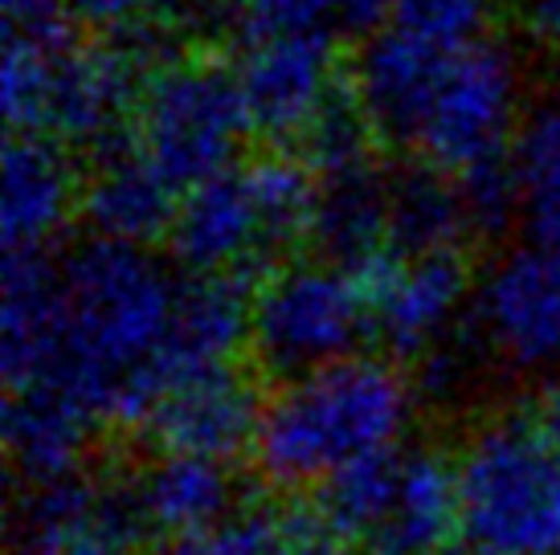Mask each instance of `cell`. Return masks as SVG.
<instances>
[{
	"instance_id": "cell-1",
	"label": "cell",
	"mask_w": 560,
	"mask_h": 555,
	"mask_svg": "<svg viewBox=\"0 0 560 555\" xmlns=\"http://www.w3.org/2000/svg\"><path fill=\"white\" fill-rule=\"evenodd\" d=\"M185 278L143 246L91 237L62 262V343L49 380L98 425H148L176 388L172 327Z\"/></svg>"
},
{
	"instance_id": "cell-25",
	"label": "cell",
	"mask_w": 560,
	"mask_h": 555,
	"mask_svg": "<svg viewBox=\"0 0 560 555\" xmlns=\"http://www.w3.org/2000/svg\"><path fill=\"white\" fill-rule=\"evenodd\" d=\"M30 33H9L4 37V74H0V103H4V123L13 135H42L46 119V86H49V42Z\"/></svg>"
},
{
	"instance_id": "cell-29",
	"label": "cell",
	"mask_w": 560,
	"mask_h": 555,
	"mask_svg": "<svg viewBox=\"0 0 560 555\" xmlns=\"http://www.w3.org/2000/svg\"><path fill=\"white\" fill-rule=\"evenodd\" d=\"M463 204H467L470 233H499L508 221H520V197H515L512 160H499L487 168H475L467 176H454Z\"/></svg>"
},
{
	"instance_id": "cell-4",
	"label": "cell",
	"mask_w": 560,
	"mask_h": 555,
	"mask_svg": "<svg viewBox=\"0 0 560 555\" xmlns=\"http://www.w3.org/2000/svg\"><path fill=\"white\" fill-rule=\"evenodd\" d=\"M249 123L234 70L205 58H172L148 74L131 119V143L176 192L234 168Z\"/></svg>"
},
{
	"instance_id": "cell-10",
	"label": "cell",
	"mask_w": 560,
	"mask_h": 555,
	"mask_svg": "<svg viewBox=\"0 0 560 555\" xmlns=\"http://www.w3.org/2000/svg\"><path fill=\"white\" fill-rule=\"evenodd\" d=\"M148 78L127 46H79L62 33L49 42V86L42 135L66 139L103 155L124 143V127L136 119Z\"/></svg>"
},
{
	"instance_id": "cell-16",
	"label": "cell",
	"mask_w": 560,
	"mask_h": 555,
	"mask_svg": "<svg viewBox=\"0 0 560 555\" xmlns=\"http://www.w3.org/2000/svg\"><path fill=\"white\" fill-rule=\"evenodd\" d=\"M62 343V262L49 253L4 258L0 307V368L9 392H30L49 380Z\"/></svg>"
},
{
	"instance_id": "cell-2",
	"label": "cell",
	"mask_w": 560,
	"mask_h": 555,
	"mask_svg": "<svg viewBox=\"0 0 560 555\" xmlns=\"http://www.w3.org/2000/svg\"><path fill=\"white\" fill-rule=\"evenodd\" d=\"M418 388L393 359L352 355L295 376L266 401L254 465L279 491H324L343 470L401 453Z\"/></svg>"
},
{
	"instance_id": "cell-36",
	"label": "cell",
	"mask_w": 560,
	"mask_h": 555,
	"mask_svg": "<svg viewBox=\"0 0 560 555\" xmlns=\"http://www.w3.org/2000/svg\"><path fill=\"white\" fill-rule=\"evenodd\" d=\"M389 4H393V0H389Z\"/></svg>"
},
{
	"instance_id": "cell-19",
	"label": "cell",
	"mask_w": 560,
	"mask_h": 555,
	"mask_svg": "<svg viewBox=\"0 0 560 555\" xmlns=\"http://www.w3.org/2000/svg\"><path fill=\"white\" fill-rule=\"evenodd\" d=\"M463 543L454 462L434 449H401L385 519L369 540L373 555H446Z\"/></svg>"
},
{
	"instance_id": "cell-5",
	"label": "cell",
	"mask_w": 560,
	"mask_h": 555,
	"mask_svg": "<svg viewBox=\"0 0 560 555\" xmlns=\"http://www.w3.org/2000/svg\"><path fill=\"white\" fill-rule=\"evenodd\" d=\"M373 331L357 270L331 262H287L249 294V347L287 380L352 359Z\"/></svg>"
},
{
	"instance_id": "cell-30",
	"label": "cell",
	"mask_w": 560,
	"mask_h": 555,
	"mask_svg": "<svg viewBox=\"0 0 560 555\" xmlns=\"http://www.w3.org/2000/svg\"><path fill=\"white\" fill-rule=\"evenodd\" d=\"M176 0H70V13L103 33H131L156 25Z\"/></svg>"
},
{
	"instance_id": "cell-6",
	"label": "cell",
	"mask_w": 560,
	"mask_h": 555,
	"mask_svg": "<svg viewBox=\"0 0 560 555\" xmlns=\"http://www.w3.org/2000/svg\"><path fill=\"white\" fill-rule=\"evenodd\" d=\"M520 86H524L520 62L503 42L479 37L470 46L454 49L413 143L425 168L467 176L475 168L508 160L524 123Z\"/></svg>"
},
{
	"instance_id": "cell-34",
	"label": "cell",
	"mask_w": 560,
	"mask_h": 555,
	"mask_svg": "<svg viewBox=\"0 0 560 555\" xmlns=\"http://www.w3.org/2000/svg\"><path fill=\"white\" fill-rule=\"evenodd\" d=\"M446 555H470V552L463 547V543H458V547H454V552H446Z\"/></svg>"
},
{
	"instance_id": "cell-23",
	"label": "cell",
	"mask_w": 560,
	"mask_h": 555,
	"mask_svg": "<svg viewBox=\"0 0 560 555\" xmlns=\"http://www.w3.org/2000/svg\"><path fill=\"white\" fill-rule=\"evenodd\" d=\"M508 160L528 241L560 249V98H548L524 115Z\"/></svg>"
},
{
	"instance_id": "cell-3",
	"label": "cell",
	"mask_w": 560,
	"mask_h": 555,
	"mask_svg": "<svg viewBox=\"0 0 560 555\" xmlns=\"http://www.w3.org/2000/svg\"><path fill=\"white\" fill-rule=\"evenodd\" d=\"M454 479L470 555H560V462L528 416L499 413L475 425Z\"/></svg>"
},
{
	"instance_id": "cell-24",
	"label": "cell",
	"mask_w": 560,
	"mask_h": 555,
	"mask_svg": "<svg viewBox=\"0 0 560 555\" xmlns=\"http://www.w3.org/2000/svg\"><path fill=\"white\" fill-rule=\"evenodd\" d=\"M340 547L319 507H242L188 555H340Z\"/></svg>"
},
{
	"instance_id": "cell-15",
	"label": "cell",
	"mask_w": 560,
	"mask_h": 555,
	"mask_svg": "<svg viewBox=\"0 0 560 555\" xmlns=\"http://www.w3.org/2000/svg\"><path fill=\"white\" fill-rule=\"evenodd\" d=\"M131 494L143 531L168 540L185 555L197 552L242 510L230 465L188 453H156L152 465L136 479Z\"/></svg>"
},
{
	"instance_id": "cell-9",
	"label": "cell",
	"mask_w": 560,
	"mask_h": 555,
	"mask_svg": "<svg viewBox=\"0 0 560 555\" xmlns=\"http://www.w3.org/2000/svg\"><path fill=\"white\" fill-rule=\"evenodd\" d=\"M230 70L249 131L266 139H303L340 107V66L327 33H249Z\"/></svg>"
},
{
	"instance_id": "cell-11",
	"label": "cell",
	"mask_w": 560,
	"mask_h": 555,
	"mask_svg": "<svg viewBox=\"0 0 560 555\" xmlns=\"http://www.w3.org/2000/svg\"><path fill=\"white\" fill-rule=\"evenodd\" d=\"M168 249L188 278L234 282L282 249L246 168H230L180 192L168 229Z\"/></svg>"
},
{
	"instance_id": "cell-18",
	"label": "cell",
	"mask_w": 560,
	"mask_h": 555,
	"mask_svg": "<svg viewBox=\"0 0 560 555\" xmlns=\"http://www.w3.org/2000/svg\"><path fill=\"white\" fill-rule=\"evenodd\" d=\"M180 192L160 176L127 139L98 155L91 180L82 185V216L98 241L143 246L168 237Z\"/></svg>"
},
{
	"instance_id": "cell-22",
	"label": "cell",
	"mask_w": 560,
	"mask_h": 555,
	"mask_svg": "<svg viewBox=\"0 0 560 555\" xmlns=\"http://www.w3.org/2000/svg\"><path fill=\"white\" fill-rule=\"evenodd\" d=\"M470 237L458 180L438 168L389 176V246L397 253H454Z\"/></svg>"
},
{
	"instance_id": "cell-28",
	"label": "cell",
	"mask_w": 560,
	"mask_h": 555,
	"mask_svg": "<svg viewBox=\"0 0 560 555\" xmlns=\"http://www.w3.org/2000/svg\"><path fill=\"white\" fill-rule=\"evenodd\" d=\"M487 16H491V0H393L397 25L446 49H463L470 42H479Z\"/></svg>"
},
{
	"instance_id": "cell-27",
	"label": "cell",
	"mask_w": 560,
	"mask_h": 555,
	"mask_svg": "<svg viewBox=\"0 0 560 555\" xmlns=\"http://www.w3.org/2000/svg\"><path fill=\"white\" fill-rule=\"evenodd\" d=\"M369 139H373V131L360 119V110L340 103V107L327 110L324 119L303 135V160L315 172V180L340 176V172L373 164L369 160Z\"/></svg>"
},
{
	"instance_id": "cell-12",
	"label": "cell",
	"mask_w": 560,
	"mask_h": 555,
	"mask_svg": "<svg viewBox=\"0 0 560 555\" xmlns=\"http://www.w3.org/2000/svg\"><path fill=\"white\" fill-rule=\"evenodd\" d=\"M16 535L21 555H136L148 531L131 486L74 474L21 498Z\"/></svg>"
},
{
	"instance_id": "cell-35",
	"label": "cell",
	"mask_w": 560,
	"mask_h": 555,
	"mask_svg": "<svg viewBox=\"0 0 560 555\" xmlns=\"http://www.w3.org/2000/svg\"><path fill=\"white\" fill-rule=\"evenodd\" d=\"M13 555H21V552H13Z\"/></svg>"
},
{
	"instance_id": "cell-26",
	"label": "cell",
	"mask_w": 560,
	"mask_h": 555,
	"mask_svg": "<svg viewBox=\"0 0 560 555\" xmlns=\"http://www.w3.org/2000/svg\"><path fill=\"white\" fill-rule=\"evenodd\" d=\"M249 33H327L336 25H369L389 0H218Z\"/></svg>"
},
{
	"instance_id": "cell-33",
	"label": "cell",
	"mask_w": 560,
	"mask_h": 555,
	"mask_svg": "<svg viewBox=\"0 0 560 555\" xmlns=\"http://www.w3.org/2000/svg\"><path fill=\"white\" fill-rule=\"evenodd\" d=\"M528 421H532V429H536V437L548 446V453L560 462V371L548 376V380H540Z\"/></svg>"
},
{
	"instance_id": "cell-20",
	"label": "cell",
	"mask_w": 560,
	"mask_h": 555,
	"mask_svg": "<svg viewBox=\"0 0 560 555\" xmlns=\"http://www.w3.org/2000/svg\"><path fill=\"white\" fill-rule=\"evenodd\" d=\"M94 429L98 421L58 392H9L4 401L9 465L30 491L86 474L82 462Z\"/></svg>"
},
{
	"instance_id": "cell-31",
	"label": "cell",
	"mask_w": 560,
	"mask_h": 555,
	"mask_svg": "<svg viewBox=\"0 0 560 555\" xmlns=\"http://www.w3.org/2000/svg\"><path fill=\"white\" fill-rule=\"evenodd\" d=\"M515 29L536 49H560V0H508Z\"/></svg>"
},
{
	"instance_id": "cell-17",
	"label": "cell",
	"mask_w": 560,
	"mask_h": 555,
	"mask_svg": "<svg viewBox=\"0 0 560 555\" xmlns=\"http://www.w3.org/2000/svg\"><path fill=\"white\" fill-rule=\"evenodd\" d=\"M74 204H82V188L62 147L46 135L9 139L0 185V229L9 253H46Z\"/></svg>"
},
{
	"instance_id": "cell-7",
	"label": "cell",
	"mask_w": 560,
	"mask_h": 555,
	"mask_svg": "<svg viewBox=\"0 0 560 555\" xmlns=\"http://www.w3.org/2000/svg\"><path fill=\"white\" fill-rule=\"evenodd\" d=\"M475 335L503 368L520 376L560 371V249L520 241L503 249L475 282Z\"/></svg>"
},
{
	"instance_id": "cell-32",
	"label": "cell",
	"mask_w": 560,
	"mask_h": 555,
	"mask_svg": "<svg viewBox=\"0 0 560 555\" xmlns=\"http://www.w3.org/2000/svg\"><path fill=\"white\" fill-rule=\"evenodd\" d=\"M0 4H4V25H9V33H30V37L62 33L58 21L70 9V0H0Z\"/></svg>"
},
{
	"instance_id": "cell-8",
	"label": "cell",
	"mask_w": 560,
	"mask_h": 555,
	"mask_svg": "<svg viewBox=\"0 0 560 555\" xmlns=\"http://www.w3.org/2000/svg\"><path fill=\"white\" fill-rule=\"evenodd\" d=\"M369 294L373 335L397 359H430L475 303V282L463 253H381L360 270Z\"/></svg>"
},
{
	"instance_id": "cell-21",
	"label": "cell",
	"mask_w": 560,
	"mask_h": 555,
	"mask_svg": "<svg viewBox=\"0 0 560 555\" xmlns=\"http://www.w3.org/2000/svg\"><path fill=\"white\" fill-rule=\"evenodd\" d=\"M307 237L324 253V262L357 274L381 253H389V176L376 172V164L324 176Z\"/></svg>"
},
{
	"instance_id": "cell-13",
	"label": "cell",
	"mask_w": 560,
	"mask_h": 555,
	"mask_svg": "<svg viewBox=\"0 0 560 555\" xmlns=\"http://www.w3.org/2000/svg\"><path fill=\"white\" fill-rule=\"evenodd\" d=\"M451 54L454 49L434 46L397 21L364 37L352 62V107L376 139H389L401 147L418 143L421 119L430 110Z\"/></svg>"
},
{
	"instance_id": "cell-14",
	"label": "cell",
	"mask_w": 560,
	"mask_h": 555,
	"mask_svg": "<svg viewBox=\"0 0 560 555\" xmlns=\"http://www.w3.org/2000/svg\"><path fill=\"white\" fill-rule=\"evenodd\" d=\"M262 409L266 401L258 388L237 368H225L172 388L143 429L160 453H188L230 465L242 453H254Z\"/></svg>"
}]
</instances>
